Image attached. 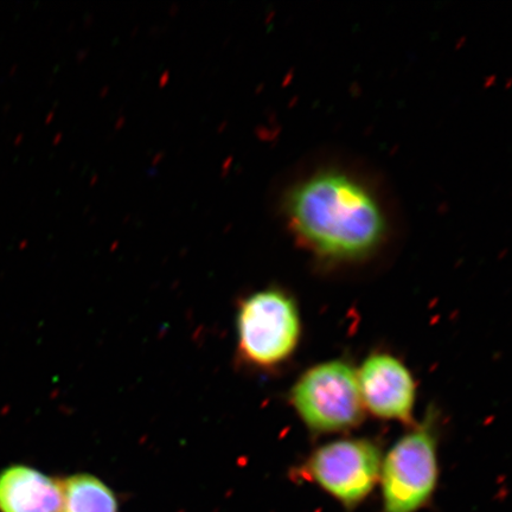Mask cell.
<instances>
[{
	"label": "cell",
	"mask_w": 512,
	"mask_h": 512,
	"mask_svg": "<svg viewBox=\"0 0 512 512\" xmlns=\"http://www.w3.org/2000/svg\"><path fill=\"white\" fill-rule=\"evenodd\" d=\"M285 209L299 238L324 259L367 258L386 238V217L376 197L342 172H319L297 184Z\"/></svg>",
	"instance_id": "6da1fadb"
},
{
	"label": "cell",
	"mask_w": 512,
	"mask_h": 512,
	"mask_svg": "<svg viewBox=\"0 0 512 512\" xmlns=\"http://www.w3.org/2000/svg\"><path fill=\"white\" fill-rule=\"evenodd\" d=\"M294 409L313 432L336 433L360 425L364 405L357 373L349 363L330 361L300 377L291 392Z\"/></svg>",
	"instance_id": "7a4b0ae2"
},
{
	"label": "cell",
	"mask_w": 512,
	"mask_h": 512,
	"mask_svg": "<svg viewBox=\"0 0 512 512\" xmlns=\"http://www.w3.org/2000/svg\"><path fill=\"white\" fill-rule=\"evenodd\" d=\"M439 476L430 422L403 435L382 459L383 512H418L431 501Z\"/></svg>",
	"instance_id": "3957f363"
},
{
	"label": "cell",
	"mask_w": 512,
	"mask_h": 512,
	"mask_svg": "<svg viewBox=\"0 0 512 512\" xmlns=\"http://www.w3.org/2000/svg\"><path fill=\"white\" fill-rule=\"evenodd\" d=\"M238 331L239 349L248 362L261 368L278 366L299 342L297 305L278 290L254 293L240 306Z\"/></svg>",
	"instance_id": "277c9868"
},
{
	"label": "cell",
	"mask_w": 512,
	"mask_h": 512,
	"mask_svg": "<svg viewBox=\"0 0 512 512\" xmlns=\"http://www.w3.org/2000/svg\"><path fill=\"white\" fill-rule=\"evenodd\" d=\"M382 454L368 439H342L320 446L303 466L302 475L351 510L380 480Z\"/></svg>",
	"instance_id": "5b68a950"
},
{
	"label": "cell",
	"mask_w": 512,
	"mask_h": 512,
	"mask_svg": "<svg viewBox=\"0 0 512 512\" xmlns=\"http://www.w3.org/2000/svg\"><path fill=\"white\" fill-rule=\"evenodd\" d=\"M364 408L377 418L411 422L415 383L405 364L388 354H374L357 373Z\"/></svg>",
	"instance_id": "8992f818"
},
{
	"label": "cell",
	"mask_w": 512,
	"mask_h": 512,
	"mask_svg": "<svg viewBox=\"0 0 512 512\" xmlns=\"http://www.w3.org/2000/svg\"><path fill=\"white\" fill-rule=\"evenodd\" d=\"M63 483L24 465L0 472V512H60Z\"/></svg>",
	"instance_id": "52a82bcc"
},
{
	"label": "cell",
	"mask_w": 512,
	"mask_h": 512,
	"mask_svg": "<svg viewBox=\"0 0 512 512\" xmlns=\"http://www.w3.org/2000/svg\"><path fill=\"white\" fill-rule=\"evenodd\" d=\"M60 512H118V502L100 479L76 475L64 480Z\"/></svg>",
	"instance_id": "ba28073f"
},
{
	"label": "cell",
	"mask_w": 512,
	"mask_h": 512,
	"mask_svg": "<svg viewBox=\"0 0 512 512\" xmlns=\"http://www.w3.org/2000/svg\"><path fill=\"white\" fill-rule=\"evenodd\" d=\"M21 139H22V137H17L16 144H19V142H21Z\"/></svg>",
	"instance_id": "9c48e42d"
}]
</instances>
